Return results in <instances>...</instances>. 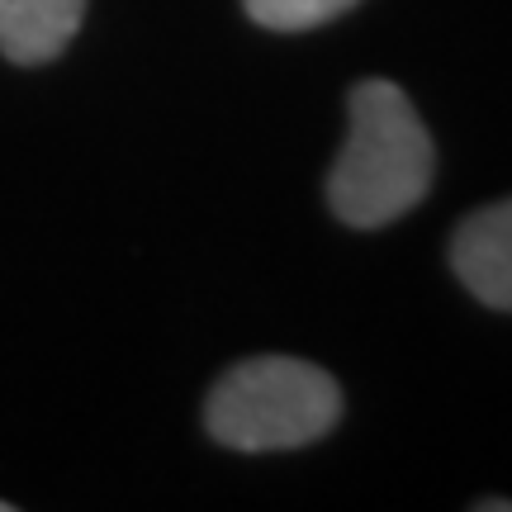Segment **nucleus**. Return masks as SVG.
<instances>
[{
  "label": "nucleus",
  "mask_w": 512,
  "mask_h": 512,
  "mask_svg": "<svg viewBox=\"0 0 512 512\" xmlns=\"http://www.w3.org/2000/svg\"><path fill=\"white\" fill-rule=\"evenodd\" d=\"M437 176L432 133L413 100L370 76L347 95V143L328 171L332 214L351 228H384L418 209Z\"/></svg>",
  "instance_id": "1"
},
{
  "label": "nucleus",
  "mask_w": 512,
  "mask_h": 512,
  "mask_svg": "<svg viewBox=\"0 0 512 512\" xmlns=\"http://www.w3.org/2000/svg\"><path fill=\"white\" fill-rule=\"evenodd\" d=\"M342 418V389L323 366L294 356H252L209 389L204 427L228 451H299Z\"/></svg>",
  "instance_id": "2"
},
{
  "label": "nucleus",
  "mask_w": 512,
  "mask_h": 512,
  "mask_svg": "<svg viewBox=\"0 0 512 512\" xmlns=\"http://www.w3.org/2000/svg\"><path fill=\"white\" fill-rule=\"evenodd\" d=\"M451 266L479 304L512 313V200L479 209L451 238Z\"/></svg>",
  "instance_id": "3"
},
{
  "label": "nucleus",
  "mask_w": 512,
  "mask_h": 512,
  "mask_svg": "<svg viewBox=\"0 0 512 512\" xmlns=\"http://www.w3.org/2000/svg\"><path fill=\"white\" fill-rule=\"evenodd\" d=\"M86 19V0H0V53L15 67H43L67 53Z\"/></svg>",
  "instance_id": "4"
},
{
  "label": "nucleus",
  "mask_w": 512,
  "mask_h": 512,
  "mask_svg": "<svg viewBox=\"0 0 512 512\" xmlns=\"http://www.w3.org/2000/svg\"><path fill=\"white\" fill-rule=\"evenodd\" d=\"M356 5L361 0H242V10L271 34H304V29L332 24L337 15H347Z\"/></svg>",
  "instance_id": "5"
},
{
  "label": "nucleus",
  "mask_w": 512,
  "mask_h": 512,
  "mask_svg": "<svg viewBox=\"0 0 512 512\" xmlns=\"http://www.w3.org/2000/svg\"><path fill=\"white\" fill-rule=\"evenodd\" d=\"M479 508H489V512H512L508 498H489V503H479Z\"/></svg>",
  "instance_id": "6"
},
{
  "label": "nucleus",
  "mask_w": 512,
  "mask_h": 512,
  "mask_svg": "<svg viewBox=\"0 0 512 512\" xmlns=\"http://www.w3.org/2000/svg\"><path fill=\"white\" fill-rule=\"evenodd\" d=\"M0 512H10V503H0Z\"/></svg>",
  "instance_id": "7"
}]
</instances>
